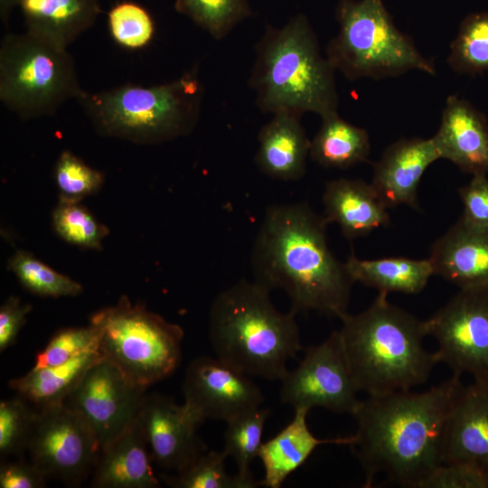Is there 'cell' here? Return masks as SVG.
Listing matches in <instances>:
<instances>
[{
	"label": "cell",
	"instance_id": "6da1fadb",
	"mask_svg": "<svg viewBox=\"0 0 488 488\" xmlns=\"http://www.w3.org/2000/svg\"><path fill=\"white\" fill-rule=\"evenodd\" d=\"M464 387L453 375L423 392L400 390L360 401L348 446L365 473V487L382 474L399 486L419 488L443 464L447 420Z\"/></svg>",
	"mask_w": 488,
	"mask_h": 488
},
{
	"label": "cell",
	"instance_id": "7a4b0ae2",
	"mask_svg": "<svg viewBox=\"0 0 488 488\" xmlns=\"http://www.w3.org/2000/svg\"><path fill=\"white\" fill-rule=\"evenodd\" d=\"M324 216L305 202L268 207L256 236L254 281L283 290L294 312L315 311L340 318L348 312L354 283L345 263L327 243Z\"/></svg>",
	"mask_w": 488,
	"mask_h": 488
},
{
	"label": "cell",
	"instance_id": "3957f363",
	"mask_svg": "<svg viewBox=\"0 0 488 488\" xmlns=\"http://www.w3.org/2000/svg\"><path fill=\"white\" fill-rule=\"evenodd\" d=\"M379 292L361 313L340 317L338 331L354 383L367 396L409 390L426 382L437 364L423 345L428 335L420 320Z\"/></svg>",
	"mask_w": 488,
	"mask_h": 488
},
{
	"label": "cell",
	"instance_id": "277c9868",
	"mask_svg": "<svg viewBox=\"0 0 488 488\" xmlns=\"http://www.w3.org/2000/svg\"><path fill=\"white\" fill-rule=\"evenodd\" d=\"M270 291L240 280L211 304L209 337L216 356L249 376L280 380L302 350L296 313L278 311Z\"/></svg>",
	"mask_w": 488,
	"mask_h": 488
},
{
	"label": "cell",
	"instance_id": "5b68a950",
	"mask_svg": "<svg viewBox=\"0 0 488 488\" xmlns=\"http://www.w3.org/2000/svg\"><path fill=\"white\" fill-rule=\"evenodd\" d=\"M249 80L263 113H337L335 70L320 51L307 18L298 14L281 28L267 25L255 46Z\"/></svg>",
	"mask_w": 488,
	"mask_h": 488
},
{
	"label": "cell",
	"instance_id": "8992f818",
	"mask_svg": "<svg viewBox=\"0 0 488 488\" xmlns=\"http://www.w3.org/2000/svg\"><path fill=\"white\" fill-rule=\"evenodd\" d=\"M198 69L157 86L127 83L77 99L96 132L137 145H156L187 136L196 127L203 99Z\"/></svg>",
	"mask_w": 488,
	"mask_h": 488
},
{
	"label": "cell",
	"instance_id": "52a82bcc",
	"mask_svg": "<svg viewBox=\"0 0 488 488\" xmlns=\"http://www.w3.org/2000/svg\"><path fill=\"white\" fill-rule=\"evenodd\" d=\"M336 19L339 32L325 56L349 80L396 77L413 70L436 74L434 62L399 30L383 0H339Z\"/></svg>",
	"mask_w": 488,
	"mask_h": 488
},
{
	"label": "cell",
	"instance_id": "ba28073f",
	"mask_svg": "<svg viewBox=\"0 0 488 488\" xmlns=\"http://www.w3.org/2000/svg\"><path fill=\"white\" fill-rule=\"evenodd\" d=\"M84 92L67 48L26 30L0 42V100L23 120L50 117Z\"/></svg>",
	"mask_w": 488,
	"mask_h": 488
},
{
	"label": "cell",
	"instance_id": "9c48e42d",
	"mask_svg": "<svg viewBox=\"0 0 488 488\" xmlns=\"http://www.w3.org/2000/svg\"><path fill=\"white\" fill-rule=\"evenodd\" d=\"M89 324L98 330L103 357L144 390L173 375L181 363L183 328L127 296L93 314Z\"/></svg>",
	"mask_w": 488,
	"mask_h": 488
},
{
	"label": "cell",
	"instance_id": "30bf717a",
	"mask_svg": "<svg viewBox=\"0 0 488 488\" xmlns=\"http://www.w3.org/2000/svg\"><path fill=\"white\" fill-rule=\"evenodd\" d=\"M437 362L488 386V288H465L427 320Z\"/></svg>",
	"mask_w": 488,
	"mask_h": 488
},
{
	"label": "cell",
	"instance_id": "8fae6325",
	"mask_svg": "<svg viewBox=\"0 0 488 488\" xmlns=\"http://www.w3.org/2000/svg\"><path fill=\"white\" fill-rule=\"evenodd\" d=\"M27 451L48 478L79 484L95 469L101 446L83 417L61 403L37 411Z\"/></svg>",
	"mask_w": 488,
	"mask_h": 488
},
{
	"label": "cell",
	"instance_id": "7c38bea8",
	"mask_svg": "<svg viewBox=\"0 0 488 488\" xmlns=\"http://www.w3.org/2000/svg\"><path fill=\"white\" fill-rule=\"evenodd\" d=\"M280 381V399L294 408L352 414L361 401L338 331L307 348L298 365Z\"/></svg>",
	"mask_w": 488,
	"mask_h": 488
},
{
	"label": "cell",
	"instance_id": "4fadbf2b",
	"mask_svg": "<svg viewBox=\"0 0 488 488\" xmlns=\"http://www.w3.org/2000/svg\"><path fill=\"white\" fill-rule=\"evenodd\" d=\"M145 395V390L103 358L88 371L64 403L89 423L102 450L138 417Z\"/></svg>",
	"mask_w": 488,
	"mask_h": 488
},
{
	"label": "cell",
	"instance_id": "5bb4252c",
	"mask_svg": "<svg viewBox=\"0 0 488 488\" xmlns=\"http://www.w3.org/2000/svg\"><path fill=\"white\" fill-rule=\"evenodd\" d=\"M184 403L204 420L227 422L261 407L264 396L249 376L217 356L190 362L183 383Z\"/></svg>",
	"mask_w": 488,
	"mask_h": 488
},
{
	"label": "cell",
	"instance_id": "9a60e30c",
	"mask_svg": "<svg viewBox=\"0 0 488 488\" xmlns=\"http://www.w3.org/2000/svg\"><path fill=\"white\" fill-rule=\"evenodd\" d=\"M140 420L152 459L166 471L177 472L206 450L197 435L205 421L186 403L171 398L145 395Z\"/></svg>",
	"mask_w": 488,
	"mask_h": 488
},
{
	"label": "cell",
	"instance_id": "2e32d148",
	"mask_svg": "<svg viewBox=\"0 0 488 488\" xmlns=\"http://www.w3.org/2000/svg\"><path fill=\"white\" fill-rule=\"evenodd\" d=\"M428 258L434 274L460 289L488 288V226L460 217L434 242Z\"/></svg>",
	"mask_w": 488,
	"mask_h": 488
},
{
	"label": "cell",
	"instance_id": "e0dca14e",
	"mask_svg": "<svg viewBox=\"0 0 488 488\" xmlns=\"http://www.w3.org/2000/svg\"><path fill=\"white\" fill-rule=\"evenodd\" d=\"M432 138L400 139L385 149L374 164L371 185L386 205L418 209V188L427 168L439 159Z\"/></svg>",
	"mask_w": 488,
	"mask_h": 488
},
{
	"label": "cell",
	"instance_id": "ac0fdd59",
	"mask_svg": "<svg viewBox=\"0 0 488 488\" xmlns=\"http://www.w3.org/2000/svg\"><path fill=\"white\" fill-rule=\"evenodd\" d=\"M431 138L440 158L461 171L488 173V123L467 100L455 95L446 99L439 128Z\"/></svg>",
	"mask_w": 488,
	"mask_h": 488
},
{
	"label": "cell",
	"instance_id": "d6986e66",
	"mask_svg": "<svg viewBox=\"0 0 488 488\" xmlns=\"http://www.w3.org/2000/svg\"><path fill=\"white\" fill-rule=\"evenodd\" d=\"M465 463L488 472V386L464 387L447 420L443 464Z\"/></svg>",
	"mask_w": 488,
	"mask_h": 488
},
{
	"label": "cell",
	"instance_id": "ffe728a7",
	"mask_svg": "<svg viewBox=\"0 0 488 488\" xmlns=\"http://www.w3.org/2000/svg\"><path fill=\"white\" fill-rule=\"evenodd\" d=\"M152 456L140 420L135 421L101 450L92 486L97 488H157Z\"/></svg>",
	"mask_w": 488,
	"mask_h": 488
},
{
	"label": "cell",
	"instance_id": "44dd1931",
	"mask_svg": "<svg viewBox=\"0 0 488 488\" xmlns=\"http://www.w3.org/2000/svg\"><path fill=\"white\" fill-rule=\"evenodd\" d=\"M324 218L337 223L350 241L389 224L390 218L371 183L340 178L326 183L323 194Z\"/></svg>",
	"mask_w": 488,
	"mask_h": 488
},
{
	"label": "cell",
	"instance_id": "7402d4cb",
	"mask_svg": "<svg viewBox=\"0 0 488 488\" xmlns=\"http://www.w3.org/2000/svg\"><path fill=\"white\" fill-rule=\"evenodd\" d=\"M301 117L289 112L277 113L259 130L255 163L267 176L286 182L304 176L311 141Z\"/></svg>",
	"mask_w": 488,
	"mask_h": 488
},
{
	"label": "cell",
	"instance_id": "603a6c76",
	"mask_svg": "<svg viewBox=\"0 0 488 488\" xmlns=\"http://www.w3.org/2000/svg\"><path fill=\"white\" fill-rule=\"evenodd\" d=\"M309 410L295 408L292 420L275 436L262 443L258 457L264 467L261 485L267 488H280L286 479L299 468L323 444L349 445L351 436L320 439L310 431L306 417Z\"/></svg>",
	"mask_w": 488,
	"mask_h": 488
},
{
	"label": "cell",
	"instance_id": "cb8c5ba5",
	"mask_svg": "<svg viewBox=\"0 0 488 488\" xmlns=\"http://www.w3.org/2000/svg\"><path fill=\"white\" fill-rule=\"evenodd\" d=\"M26 30L68 48L93 26L99 0H18Z\"/></svg>",
	"mask_w": 488,
	"mask_h": 488
},
{
	"label": "cell",
	"instance_id": "d4e9b609",
	"mask_svg": "<svg viewBox=\"0 0 488 488\" xmlns=\"http://www.w3.org/2000/svg\"><path fill=\"white\" fill-rule=\"evenodd\" d=\"M104 357L99 350L88 351L60 365L32 368L9 386L31 404L43 408L64 403L88 371Z\"/></svg>",
	"mask_w": 488,
	"mask_h": 488
},
{
	"label": "cell",
	"instance_id": "484cf974",
	"mask_svg": "<svg viewBox=\"0 0 488 488\" xmlns=\"http://www.w3.org/2000/svg\"><path fill=\"white\" fill-rule=\"evenodd\" d=\"M345 267L353 282L387 294H418L434 275L429 258L395 257L360 259L352 253L346 260Z\"/></svg>",
	"mask_w": 488,
	"mask_h": 488
},
{
	"label": "cell",
	"instance_id": "4316f807",
	"mask_svg": "<svg viewBox=\"0 0 488 488\" xmlns=\"http://www.w3.org/2000/svg\"><path fill=\"white\" fill-rule=\"evenodd\" d=\"M370 150L368 132L333 113L322 118L321 127L311 141L309 155L322 166L345 169L366 162Z\"/></svg>",
	"mask_w": 488,
	"mask_h": 488
},
{
	"label": "cell",
	"instance_id": "83f0119b",
	"mask_svg": "<svg viewBox=\"0 0 488 488\" xmlns=\"http://www.w3.org/2000/svg\"><path fill=\"white\" fill-rule=\"evenodd\" d=\"M270 411L267 408H257L226 422L223 452L233 458L237 465V474L249 488L258 487L250 465L258 457L262 445V434Z\"/></svg>",
	"mask_w": 488,
	"mask_h": 488
},
{
	"label": "cell",
	"instance_id": "f1b7e54d",
	"mask_svg": "<svg viewBox=\"0 0 488 488\" xmlns=\"http://www.w3.org/2000/svg\"><path fill=\"white\" fill-rule=\"evenodd\" d=\"M7 267L26 290L39 296H76L83 290L80 283L52 269L26 250L15 251Z\"/></svg>",
	"mask_w": 488,
	"mask_h": 488
},
{
	"label": "cell",
	"instance_id": "f546056e",
	"mask_svg": "<svg viewBox=\"0 0 488 488\" xmlns=\"http://www.w3.org/2000/svg\"><path fill=\"white\" fill-rule=\"evenodd\" d=\"M447 63L459 73L488 71V12L472 14L464 19L451 43Z\"/></svg>",
	"mask_w": 488,
	"mask_h": 488
},
{
	"label": "cell",
	"instance_id": "4dcf8cb0",
	"mask_svg": "<svg viewBox=\"0 0 488 488\" xmlns=\"http://www.w3.org/2000/svg\"><path fill=\"white\" fill-rule=\"evenodd\" d=\"M228 456L222 451L204 450L181 470L162 474L164 482L174 488H249L237 474L225 468Z\"/></svg>",
	"mask_w": 488,
	"mask_h": 488
},
{
	"label": "cell",
	"instance_id": "1f68e13d",
	"mask_svg": "<svg viewBox=\"0 0 488 488\" xmlns=\"http://www.w3.org/2000/svg\"><path fill=\"white\" fill-rule=\"evenodd\" d=\"M174 5L216 40L251 14L248 0H175Z\"/></svg>",
	"mask_w": 488,
	"mask_h": 488
},
{
	"label": "cell",
	"instance_id": "d6a6232c",
	"mask_svg": "<svg viewBox=\"0 0 488 488\" xmlns=\"http://www.w3.org/2000/svg\"><path fill=\"white\" fill-rule=\"evenodd\" d=\"M52 224L55 233L65 242L88 249H101L108 228L99 222L80 202L60 201L52 211Z\"/></svg>",
	"mask_w": 488,
	"mask_h": 488
},
{
	"label": "cell",
	"instance_id": "836d02e7",
	"mask_svg": "<svg viewBox=\"0 0 488 488\" xmlns=\"http://www.w3.org/2000/svg\"><path fill=\"white\" fill-rule=\"evenodd\" d=\"M53 179L60 201L80 202L98 192L103 185L104 175L91 168L69 150L61 152L54 169Z\"/></svg>",
	"mask_w": 488,
	"mask_h": 488
},
{
	"label": "cell",
	"instance_id": "e575fe53",
	"mask_svg": "<svg viewBox=\"0 0 488 488\" xmlns=\"http://www.w3.org/2000/svg\"><path fill=\"white\" fill-rule=\"evenodd\" d=\"M25 399L17 395L0 403L1 457L19 455L27 445L37 415Z\"/></svg>",
	"mask_w": 488,
	"mask_h": 488
},
{
	"label": "cell",
	"instance_id": "d590c367",
	"mask_svg": "<svg viewBox=\"0 0 488 488\" xmlns=\"http://www.w3.org/2000/svg\"><path fill=\"white\" fill-rule=\"evenodd\" d=\"M112 38L125 48L139 49L147 45L155 33L150 14L134 2L115 5L108 15Z\"/></svg>",
	"mask_w": 488,
	"mask_h": 488
},
{
	"label": "cell",
	"instance_id": "8d00e7d4",
	"mask_svg": "<svg viewBox=\"0 0 488 488\" xmlns=\"http://www.w3.org/2000/svg\"><path fill=\"white\" fill-rule=\"evenodd\" d=\"M99 343L98 330L91 324L85 327L61 329L37 353L33 368L62 364L88 351L99 350Z\"/></svg>",
	"mask_w": 488,
	"mask_h": 488
},
{
	"label": "cell",
	"instance_id": "74e56055",
	"mask_svg": "<svg viewBox=\"0 0 488 488\" xmlns=\"http://www.w3.org/2000/svg\"><path fill=\"white\" fill-rule=\"evenodd\" d=\"M419 488H488V472L471 464H442Z\"/></svg>",
	"mask_w": 488,
	"mask_h": 488
},
{
	"label": "cell",
	"instance_id": "f35d334b",
	"mask_svg": "<svg viewBox=\"0 0 488 488\" xmlns=\"http://www.w3.org/2000/svg\"><path fill=\"white\" fill-rule=\"evenodd\" d=\"M464 211L462 218L482 226H488V178L486 174L473 175L471 182L458 190Z\"/></svg>",
	"mask_w": 488,
	"mask_h": 488
},
{
	"label": "cell",
	"instance_id": "ab89813d",
	"mask_svg": "<svg viewBox=\"0 0 488 488\" xmlns=\"http://www.w3.org/2000/svg\"><path fill=\"white\" fill-rule=\"evenodd\" d=\"M32 305L23 303L16 296H10L0 307V351L12 346L23 325Z\"/></svg>",
	"mask_w": 488,
	"mask_h": 488
},
{
	"label": "cell",
	"instance_id": "60d3db41",
	"mask_svg": "<svg viewBox=\"0 0 488 488\" xmlns=\"http://www.w3.org/2000/svg\"><path fill=\"white\" fill-rule=\"evenodd\" d=\"M48 477L31 461H4L0 466L1 488H42Z\"/></svg>",
	"mask_w": 488,
	"mask_h": 488
},
{
	"label": "cell",
	"instance_id": "b9f144b4",
	"mask_svg": "<svg viewBox=\"0 0 488 488\" xmlns=\"http://www.w3.org/2000/svg\"><path fill=\"white\" fill-rule=\"evenodd\" d=\"M17 4L18 0H0V19L3 23H8L10 15Z\"/></svg>",
	"mask_w": 488,
	"mask_h": 488
}]
</instances>
